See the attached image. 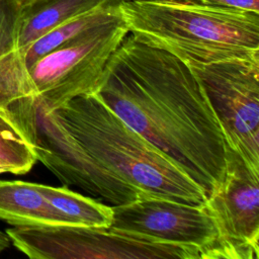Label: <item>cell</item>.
<instances>
[{"label":"cell","instance_id":"cell-13","mask_svg":"<svg viewBox=\"0 0 259 259\" xmlns=\"http://www.w3.org/2000/svg\"><path fill=\"white\" fill-rule=\"evenodd\" d=\"M37 161L32 146L12 119L0 108V165L16 175L30 171Z\"/></svg>","mask_w":259,"mask_h":259},{"label":"cell","instance_id":"cell-1","mask_svg":"<svg viewBox=\"0 0 259 259\" xmlns=\"http://www.w3.org/2000/svg\"><path fill=\"white\" fill-rule=\"evenodd\" d=\"M29 142L65 186L112 205L141 198L201 204L207 195L94 94L48 110L33 97Z\"/></svg>","mask_w":259,"mask_h":259},{"label":"cell","instance_id":"cell-16","mask_svg":"<svg viewBox=\"0 0 259 259\" xmlns=\"http://www.w3.org/2000/svg\"><path fill=\"white\" fill-rule=\"evenodd\" d=\"M9 245H10V240L8 236L6 235V233L0 230V253L5 251L9 247Z\"/></svg>","mask_w":259,"mask_h":259},{"label":"cell","instance_id":"cell-8","mask_svg":"<svg viewBox=\"0 0 259 259\" xmlns=\"http://www.w3.org/2000/svg\"><path fill=\"white\" fill-rule=\"evenodd\" d=\"M111 207L112 221L108 229L122 236L195 248L199 256L218 238L213 219L203 203L141 198Z\"/></svg>","mask_w":259,"mask_h":259},{"label":"cell","instance_id":"cell-14","mask_svg":"<svg viewBox=\"0 0 259 259\" xmlns=\"http://www.w3.org/2000/svg\"><path fill=\"white\" fill-rule=\"evenodd\" d=\"M22 0H0V64L17 51Z\"/></svg>","mask_w":259,"mask_h":259},{"label":"cell","instance_id":"cell-2","mask_svg":"<svg viewBox=\"0 0 259 259\" xmlns=\"http://www.w3.org/2000/svg\"><path fill=\"white\" fill-rule=\"evenodd\" d=\"M210 195L224 183V134L189 66L131 34L108 59L92 92Z\"/></svg>","mask_w":259,"mask_h":259},{"label":"cell","instance_id":"cell-4","mask_svg":"<svg viewBox=\"0 0 259 259\" xmlns=\"http://www.w3.org/2000/svg\"><path fill=\"white\" fill-rule=\"evenodd\" d=\"M127 33L120 14L38 59L26 71L35 101L52 110L74 97L92 93L108 59Z\"/></svg>","mask_w":259,"mask_h":259},{"label":"cell","instance_id":"cell-18","mask_svg":"<svg viewBox=\"0 0 259 259\" xmlns=\"http://www.w3.org/2000/svg\"><path fill=\"white\" fill-rule=\"evenodd\" d=\"M22 1H24V0H22Z\"/></svg>","mask_w":259,"mask_h":259},{"label":"cell","instance_id":"cell-6","mask_svg":"<svg viewBox=\"0 0 259 259\" xmlns=\"http://www.w3.org/2000/svg\"><path fill=\"white\" fill-rule=\"evenodd\" d=\"M10 243L32 259H199V251L122 236L108 228L14 226Z\"/></svg>","mask_w":259,"mask_h":259},{"label":"cell","instance_id":"cell-7","mask_svg":"<svg viewBox=\"0 0 259 259\" xmlns=\"http://www.w3.org/2000/svg\"><path fill=\"white\" fill-rule=\"evenodd\" d=\"M203 204L213 219L218 238L199 259H258L259 172L230 147L224 183Z\"/></svg>","mask_w":259,"mask_h":259},{"label":"cell","instance_id":"cell-12","mask_svg":"<svg viewBox=\"0 0 259 259\" xmlns=\"http://www.w3.org/2000/svg\"><path fill=\"white\" fill-rule=\"evenodd\" d=\"M38 188L51 204L66 219L69 226L95 228L110 226L112 221L110 205L74 192L65 185L54 187L38 184Z\"/></svg>","mask_w":259,"mask_h":259},{"label":"cell","instance_id":"cell-10","mask_svg":"<svg viewBox=\"0 0 259 259\" xmlns=\"http://www.w3.org/2000/svg\"><path fill=\"white\" fill-rule=\"evenodd\" d=\"M108 0H24L20 12L17 51L62 23L93 10Z\"/></svg>","mask_w":259,"mask_h":259},{"label":"cell","instance_id":"cell-11","mask_svg":"<svg viewBox=\"0 0 259 259\" xmlns=\"http://www.w3.org/2000/svg\"><path fill=\"white\" fill-rule=\"evenodd\" d=\"M121 1L108 0L101 6L62 23L34 40L23 51L18 52V61L22 71L26 74L27 69L45 55L77 38L95 26L119 16L121 14L119 8Z\"/></svg>","mask_w":259,"mask_h":259},{"label":"cell","instance_id":"cell-17","mask_svg":"<svg viewBox=\"0 0 259 259\" xmlns=\"http://www.w3.org/2000/svg\"><path fill=\"white\" fill-rule=\"evenodd\" d=\"M2 173H7V170H6L5 167L0 165V174H2Z\"/></svg>","mask_w":259,"mask_h":259},{"label":"cell","instance_id":"cell-9","mask_svg":"<svg viewBox=\"0 0 259 259\" xmlns=\"http://www.w3.org/2000/svg\"><path fill=\"white\" fill-rule=\"evenodd\" d=\"M0 220L12 226H69L37 183L0 180Z\"/></svg>","mask_w":259,"mask_h":259},{"label":"cell","instance_id":"cell-5","mask_svg":"<svg viewBox=\"0 0 259 259\" xmlns=\"http://www.w3.org/2000/svg\"><path fill=\"white\" fill-rule=\"evenodd\" d=\"M185 63L202 86L228 147L259 172V60Z\"/></svg>","mask_w":259,"mask_h":259},{"label":"cell","instance_id":"cell-3","mask_svg":"<svg viewBox=\"0 0 259 259\" xmlns=\"http://www.w3.org/2000/svg\"><path fill=\"white\" fill-rule=\"evenodd\" d=\"M128 32L183 62L259 60V13L202 0H122Z\"/></svg>","mask_w":259,"mask_h":259},{"label":"cell","instance_id":"cell-15","mask_svg":"<svg viewBox=\"0 0 259 259\" xmlns=\"http://www.w3.org/2000/svg\"><path fill=\"white\" fill-rule=\"evenodd\" d=\"M212 5L259 13V0H202Z\"/></svg>","mask_w":259,"mask_h":259}]
</instances>
